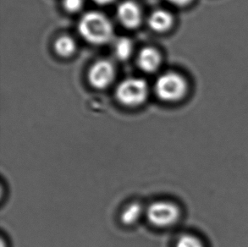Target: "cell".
I'll list each match as a JSON object with an SVG mask.
<instances>
[{"instance_id": "3", "label": "cell", "mask_w": 248, "mask_h": 247, "mask_svg": "<svg viewBox=\"0 0 248 247\" xmlns=\"http://www.w3.org/2000/svg\"><path fill=\"white\" fill-rule=\"evenodd\" d=\"M148 95V85L140 78H128L121 81L116 89L118 101L124 106L135 107L143 104Z\"/></svg>"}, {"instance_id": "12", "label": "cell", "mask_w": 248, "mask_h": 247, "mask_svg": "<svg viewBox=\"0 0 248 247\" xmlns=\"http://www.w3.org/2000/svg\"><path fill=\"white\" fill-rule=\"evenodd\" d=\"M175 247H207L201 238L192 234H185L178 238Z\"/></svg>"}, {"instance_id": "10", "label": "cell", "mask_w": 248, "mask_h": 247, "mask_svg": "<svg viewBox=\"0 0 248 247\" xmlns=\"http://www.w3.org/2000/svg\"><path fill=\"white\" fill-rule=\"evenodd\" d=\"M143 208L141 204L132 202L124 208L121 214V221L126 225H131L137 223L142 216Z\"/></svg>"}, {"instance_id": "15", "label": "cell", "mask_w": 248, "mask_h": 247, "mask_svg": "<svg viewBox=\"0 0 248 247\" xmlns=\"http://www.w3.org/2000/svg\"><path fill=\"white\" fill-rule=\"evenodd\" d=\"M95 3H97V4H101V5H105V4H108V3H111L114 0H93Z\"/></svg>"}, {"instance_id": "8", "label": "cell", "mask_w": 248, "mask_h": 247, "mask_svg": "<svg viewBox=\"0 0 248 247\" xmlns=\"http://www.w3.org/2000/svg\"><path fill=\"white\" fill-rule=\"evenodd\" d=\"M173 16L167 10H155L148 19V25L153 30L163 32L169 30L173 25Z\"/></svg>"}, {"instance_id": "14", "label": "cell", "mask_w": 248, "mask_h": 247, "mask_svg": "<svg viewBox=\"0 0 248 247\" xmlns=\"http://www.w3.org/2000/svg\"><path fill=\"white\" fill-rule=\"evenodd\" d=\"M170 3H172V4H174V5H176V6H186V5H187L189 3H191V1L192 0H168Z\"/></svg>"}, {"instance_id": "5", "label": "cell", "mask_w": 248, "mask_h": 247, "mask_svg": "<svg viewBox=\"0 0 248 247\" xmlns=\"http://www.w3.org/2000/svg\"><path fill=\"white\" fill-rule=\"evenodd\" d=\"M115 75L114 67L107 61H99L91 67L88 80L91 85L97 89H104L110 85Z\"/></svg>"}, {"instance_id": "6", "label": "cell", "mask_w": 248, "mask_h": 247, "mask_svg": "<svg viewBox=\"0 0 248 247\" xmlns=\"http://www.w3.org/2000/svg\"><path fill=\"white\" fill-rule=\"evenodd\" d=\"M117 16L121 23L130 29L137 28L141 22V10L132 1H124L118 6Z\"/></svg>"}, {"instance_id": "13", "label": "cell", "mask_w": 248, "mask_h": 247, "mask_svg": "<svg viewBox=\"0 0 248 247\" xmlns=\"http://www.w3.org/2000/svg\"><path fill=\"white\" fill-rule=\"evenodd\" d=\"M64 6L69 12L75 13L82 8L83 0H64Z\"/></svg>"}, {"instance_id": "1", "label": "cell", "mask_w": 248, "mask_h": 247, "mask_svg": "<svg viewBox=\"0 0 248 247\" xmlns=\"http://www.w3.org/2000/svg\"><path fill=\"white\" fill-rule=\"evenodd\" d=\"M78 30L85 40L97 45L109 42L114 35L110 20L104 14L96 11H91L81 17Z\"/></svg>"}, {"instance_id": "4", "label": "cell", "mask_w": 248, "mask_h": 247, "mask_svg": "<svg viewBox=\"0 0 248 247\" xmlns=\"http://www.w3.org/2000/svg\"><path fill=\"white\" fill-rule=\"evenodd\" d=\"M146 215L148 221L156 227H170L177 223L181 217V209L174 202L158 201L148 206Z\"/></svg>"}, {"instance_id": "9", "label": "cell", "mask_w": 248, "mask_h": 247, "mask_svg": "<svg viewBox=\"0 0 248 247\" xmlns=\"http://www.w3.org/2000/svg\"><path fill=\"white\" fill-rule=\"evenodd\" d=\"M77 44L74 39L69 36H62L55 41L54 49L60 56L67 58L71 56L76 51Z\"/></svg>"}, {"instance_id": "11", "label": "cell", "mask_w": 248, "mask_h": 247, "mask_svg": "<svg viewBox=\"0 0 248 247\" xmlns=\"http://www.w3.org/2000/svg\"><path fill=\"white\" fill-rule=\"evenodd\" d=\"M133 50L132 43L126 37H121L114 46V54L121 61H125L130 58Z\"/></svg>"}, {"instance_id": "7", "label": "cell", "mask_w": 248, "mask_h": 247, "mask_svg": "<svg viewBox=\"0 0 248 247\" xmlns=\"http://www.w3.org/2000/svg\"><path fill=\"white\" fill-rule=\"evenodd\" d=\"M138 62L141 70L147 73H152L158 70L161 63V56L155 48L145 47L139 53Z\"/></svg>"}, {"instance_id": "2", "label": "cell", "mask_w": 248, "mask_h": 247, "mask_svg": "<svg viewBox=\"0 0 248 247\" xmlns=\"http://www.w3.org/2000/svg\"><path fill=\"white\" fill-rule=\"evenodd\" d=\"M155 92L165 102H177L187 93V83L184 77L174 72H168L158 77L155 83Z\"/></svg>"}]
</instances>
